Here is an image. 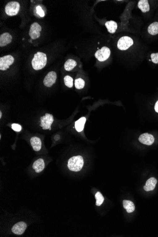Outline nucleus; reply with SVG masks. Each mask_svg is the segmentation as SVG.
<instances>
[{"instance_id":"1","label":"nucleus","mask_w":158,"mask_h":237,"mask_svg":"<svg viewBox=\"0 0 158 237\" xmlns=\"http://www.w3.org/2000/svg\"><path fill=\"white\" fill-rule=\"evenodd\" d=\"M47 63V57L42 52H37L32 60V66L34 70H40L44 68Z\"/></svg>"},{"instance_id":"2","label":"nucleus","mask_w":158,"mask_h":237,"mask_svg":"<svg viewBox=\"0 0 158 237\" xmlns=\"http://www.w3.org/2000/svg\"><path fill=\"white\" fill-rule=\"evenodd\" d=\"M83 164L84 160L82 156H73L68 160L67 166L71 171L78 172L82 169Z\"/></svg>"},{"instance_id":"3","label":"nucleus","mask_w":158,"mask_h":237,"mask_svg":"<svg viewBox=\"0 0 158 237\" xmlns=\"http://www.w3.org/2000/svg\"><path fill=\"white\" fill-rule=\"evenodd\" d=\"M20 9V5L17 2L12 1L8 2L5 7V13L10 16L16 15Z\"/></svg>"},{"instance_id":"4","label":"nucleus","mask_w":158,"mask_h":237,"mask_svg":"<svg viewBox=\"0 0 158 237\" xmlns=\"http://www.w3.org/2000/svg\"><path fill=\"white\" fill-rule=\"evenodd\" d=\"M134 44L133 40L130 37L124 36L118 41V48L121 50H126Z\"/></svg>"},{"instance_id":"5","label":"nucleus","mask_w":158,"mask_h":237,"mask_svg":"<svg viewBox=\"0 0 158 237\" xmlns=\"http://www.w3.org/2000/svg\"><path fill=\"white\" fill-rule=\"evenodd\" d=\"M110 55V48L106 47H103L102 49L98 50L95 53V56L96 58L100 62H103L107 60Z\"/></svg>"},{"instance_id":"6","label":"nucleus","mask_w":158,"mask_h":237,"mask_svg":"<svg viewBox=\"0 0 158 237\" xmlns=\"http://www.w3.org/2000/svg\"><path fill=\"white\" fill-rule=\"evenodd\" d=\"M14 62V58L11 55H7L0 58V70L5 71L12 65Z\"/></svg>"},{"instance_id":"7","label":"nucleus","mask_w":158,"mask_h":237,"mask_svg":"<svg viewBox=\"0 0 158 237\" xmlns=\"http://www.w3.org/2000/svg\"><path fill=\"white\" fill-rule=\"evenodd\" d=\"M41 30V27L38 23H35L31 24L29 32V35L32 40H35L40 38Z\"/></svg>"},{"instance_id":"8","label":"nucleus","mask_w":158,"mask_h":237,"mask_svg":"<svg viewBox=\"0 0 158 237\" xmlns=\"http://www.w3.org/2000/svg\"><path fill=\"white\" fill-rule=\"evenodd\" d=\"M56 73L54 71L48 73L44 80V84L48 87H50L53 84H55L56 80Z\"/></svg>"},{"instance_id":"9","label":"nucleus","mask_w":158,"mask_h":237,"mask_svg":"<svg viewBox=\"0 0 158 237\" xmlns=\"http://www.w3.org/2000/svg\"><path fill=\"white\" fill-rule=\"evenodd\" d=\"M27 227V225L24 222H19L12 227L11 231L16 235H22L25 231Z\"/></svg>"},{"instance_id":"10","label":"nucleus","mask_w":158,"mask_h":237,"mask_svg":"<svg viewBox=\"0 0 158 237\" xmlns=\"http://www.w3.org/2000/svg\"><path fill=\"white\" fill-rule=\"evenodd\" d=\"M154 137L152 135L148 133H144L140 136L139 142L143 144L147 145H151L153 144L154 142Z\"/></svg>"},{"instance_id":"11","label":"nucleus","mask_w":158,"mask_h":237,"mask_svg":"<svg viewBox=\"0 0 158 237\" xmlns=\"http://www.w3.org/2000/svg\"><path fill=\"white\" fill-rule=\"evenodd\" d=\"M12 40V36L8 33H4L0 36V47H3L10 44Z\"/></svg>"},{"instance_id":"12","label":"nucleus","mask_w":158,"mask_h":237,"mask_svg":"<svg viewBox=\"0 0 158 237\" xmlns=\"http://www.w3.org/2000/svg\"><path fill=\"white\" fill-rule=\"evenodd\" d=\"M30 142L33 150L36 152L40 151L42 147V142L40 139L38 137H33L31 138Z\"/></svg>"},{"instance_id":"13","label":"nucleus","mask_w":158,"mask_h":237,"mask_svg":"<svg viewBox=\"0 0 158 237\" xmlns=\"http://www.w3.org/2000/svg\"><path fill=\"white\" fill-rule=\"evenodd\" d=\"M33 168L35 170V172L40 173L44 170L45 168V162L42 159H39L35 160L33 164Z\"/></svg>"},{"instance_id":"14","label":"nucleus","mask_w":158,"mask_h":237,"mask_svg":"<svg viewBox=\"0 0 158 237\" xmlns=\"http://www.w3.org/2000/svg\"><path fill=\"white\" fill-rule=\"evenodd\" d=\"M157 183V179L154 177H151L149 178L144 185L143 189L146 191H152L155 189L156 184Z\"/></svg>"},{"instance_id":"15","label":"nucleus","mask_w":158,"mask_h":237,"mask_svg":"<svg viewBox=\"0 0 158 237\" xmlns=\"http://www.w3.org/2000/svg\"><path fill=\"white\" fill-rule=\"evenodd\" d=\"M105 26L107 28V31L110 33L114 34L116 32L118 27V24L115 21L113 20L107 21L105 23Z\"/></svg>"},{"instance_id":"16","label":"nucleus","mask_w":158,"mask_h":237,"mask_svg":"<svg viewBox=\"0 0 158 237\" xmlns=\"http://www.w3.org/2000/svg\"><path fill=\"white\" fill-rule=\"evenodd\" d=\"M138 7L143 13L150 10V5L147 0H140L138 3Z\"/></svg>"},{"instance_id":"17","label":"nucleus","mask_w":158,"mask_h":237,"mask_svg":"<svg viewBox=\"0 0 158 237\" xmlns=\"http://www.w3.org/2000/svg\"><path fill=\"white\" fill-rule=\"evenodd\" d=\"M86 121V118L85 117H82L75 122V128L77 132H81L84 129V125Z\"/></svg>"},{"instance_id":"18","label":"nucleus","mask_w":158,"mask_h":237,"mask_svg":"<svg viewBox=\"0 0 158 237\" xmlns=\"http://www.w3.org/2000/svg\"><path fill=\"white\" fill-rule=\"evenodd\" d=\"M123 204L124 208L127 210L128 213H131L135 211V205L131 201L124 200Z\"/></svg>"},{"instance_id":"19","label":"nucleus","mask_w":158,"mask_h":237,"mask_svg":"<svg viewBox=\"0 0 158 237\" xmlns=\"http://www.w3.org/2000/svg\"><path fill=\"white\" fill-rule=\"evenodd\" d=\"M77 65V63L73 59H69L65 62L64 67L66 71H70L72 70Z\"/></svg>"},{"instance_id":"20","label":"nucleus","mask_w":158,"mask_h":237,"mask_svg":"<svg viewBox=\"0 0 158 237\" xmlns=\"http://www.w3.org/2000/svg\"><path fill=\"white\" fill-rule=\"evenodd\" d=\"M148 32L152 35H156L158 34V23L154 22L150 25L148 28Z\"/></svg>"},{"instance_id":"21","label":"nucleus","mask_w":158,"mask_h":237,"mask_svg":"<svg viewBox=\"0 0 158 237\" xmlns=\"http://www.w3.org/2000/svg\"><path fill=\"white\" fill-rule=\"evenodd\" d=\"M95 199L96 200V205L97 206H101L103 203L104 201V198L103 196H102V193L100 192H98L96 193Z\"/></svg>"},{"instance_id":"22","label":"nucleus","mask_w":158,"mask_h":237,"mask_svg":"<svg viewBox=\"0 0 158 237\" xmlns=\"http://www.w3.org/2000/svg\"><path fill=\"white\" fill-rule=\"evenodd\" d=\"M85 86V81L81 78H78L75 80V87L77 89H81Z\"/></svg>"},{"instance_id":"23","label":"nucleus","mask_w":158,"mask_h":237,"mask_svg":"<svg viewBox=\"0 0 158 237\" xmlns=\"http://www.w3.org/2000/svg\"><path fill=\"white\" fill-rule=\"evenodd\" d=\"M73 79L71 76H65L64 78V82L65 83V85L69 88H71L73 86Z\"/></svg>"},{"instance_id":"24","label":"nucleus","mask_w":158,"mask_h":237,"mask_svg":"<svg viewBox=\"0 0 158 237\" xmlns=\"http://www.w3.org/2000/svg\"><path fill=\"white\" fill-rule=\"evenodd\" d=\"M151 61L154 64H158V53H152L151 55Z\"/></svg>"},{"instance_id":"25","label":"nucleus","mask_w":158,"mask_h":237,"mask_svg":"<svg viewBox=\"0 0 158 237\" xmlns=\"http://www.w3.org/2000/svg\"><path fill=\"white\" fill-rule=\"evenodd\" d=\"M11 128L14 131H16V132H20L21 130V126L19 124H13L11 125Z\"/></svg>"},{"instance_id":"26","label":"nucleus","mask_w":158,"mask_h":237,"mask_svg":"<svg viewBox=\"0 0 158 237\" xmlns=\"http://www.w3.org/2000/svg\"><path fill=\"white\" fill-rule=\"evenodd\" d=\"M36 10H37V13L40 15V16L41 17H43L45 16V12L43 11L40 6H37Z\"/></svg>"},{"instance_id":"27","label":"nucleus","mask_w":158,"mask_h":237,"mask_svg":"<svg viewBox=\"0 0 158 237\" xmlns=\"http://www.w3.org/2000/svg\"><path fill=\"white\" fill-rule=\"evenodd\" d=\"M155 107V111L158 113V100L155 104V107Z\"/></svg>"},{"instance_id":"28","label":"nucleus","mask_w":158,"mask_h":237,"mask_svg":"<svg viewBox=\"0 0 158 237\" xmlns=\"http://www.w3.org/2000/svg\"><path fill=\"white\" fill-rule=\"evenodd\" d=\"M40 126V127H44L45 126H46V123H43V122H41V124Z\"/></svg>"},{"instance_id":"29","label":"nucleus","mask_w":158,"mask_h":237,"mask_svg":"<svg viewBox=\"0 0 158 237\" xmlns=\"http://www.w3.org/2000/svg\"><path fill=\"white\" fill-rule=\"evenodd\" d=\"M49 121H50L52 122H53V121H54V118H53V116L52 114H51V118H50V119Z\"/></svg>"},{"instance_id":"30","label":"nucleus","mask_w":158,"mask_h":237,"mask_svg":"<svg viewBox=\"0 0 158 237\" xmlns=\"http://www.w3.org/2000/svg\"><path fill=\"white\" fill-rule=\"evenodd\" d=\"M2 113L1 111H0V118H2Z\"/></svg>"}]
</instances>
